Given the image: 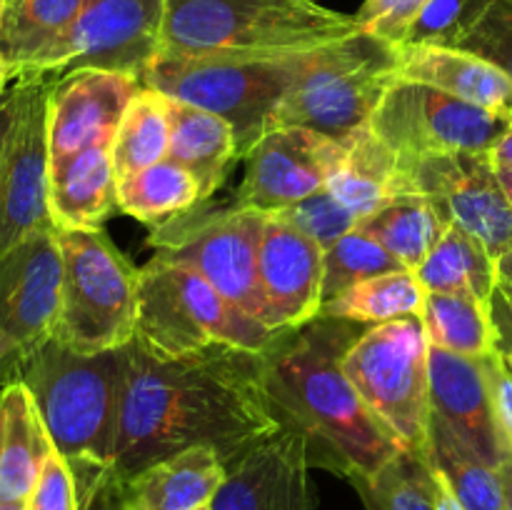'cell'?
Instances as JSON below:
<instances>
[{
	"label": "cell",
	"mask_w": 512,
	"mask_h": 510,
	"mask_svg": "<svg viewBox=\"0 0 512 510\" xmlns=\"http://www.w3.org/2000/svg\"><path fill=\"white\" fill-rule=\"evenodd\" d=\"M490 158H493L495 168L512 170V128L503 135V140H500V143L495 145V150H493V153H490Z\"/></svg>",
	"instance_id": "47"
},
{
	"label": "cell",
	"mask_w": 512,
	"mask_h": 510,
	"mask_svg": "<svg viewBox=\"0 0 512 510\" xmlns=\"http://www.w3.org/2000/svg\"><path fill=\"white\" fill-rule=\"evenodd\" d=\"M433 468V465H430ZM433 478H435V508L438 510H465L463 503L458 500V495L453 493L448 483H445L443 475L433 468Z\"/></svg>",
	"instance_id": "46"
},
{
	"label": "cell",
	"mask_w": 512,
	"mask_h": 510,
	"mask_svg": "<svg viewBox=\"0 0 512 510\" xmlns=\"http://www.w3.org/2000/svg\"><path fill=\"white\" fill-rule=\"evenodd\" d=\"M508 360H510V368H512V355L508 353Z\"/></svg>",
	"instance_id": "55"
},
{
	"label": "cell",
	"mask_w": 512,
	"mask_h": 510,
	"mask_svg": "<svg viewBox=\"0 0 512 510\" xmlns=\"http://www.w3.org/2000/svg\"><path fill=\"white\" fill-rule=\"evenodd\" d=\"M360 33L355 15L320 0H168L160 55L275 58Z\"/></svg>",
	"instance_id": "4"
},
{
	"label": "cell",
	"mask_w": 512,
	"mask_h": 510,
	"mask_svg": "<svg viewBox=\"0 0 512 510\" xmlns=\"http://www.w3.org/2000/svg\"><path fill=\"white\" fill-rule=\"evenodd\" d=\"M510 3H512V0H510Z\"/></svg>",
	"instance_id": "57"
},
{
	"label": "cell",
	"mask_w": 512,
	"mask_h": 510,
	"mask_svg": "<svg viewBox=\"0 0 512 510\" xmlns=\"http://www.w3.org/2000/svg\"><path fill=\"white\" fill-rule=\"evenodd\" d=\"M493 318L500 333V350L512 355V285L500 283L493 295Z\"/></svg>",
	"instance_id": "44"
},
{
	"label": "cell",
	"mask_w": 512,
	"mask_h": 510,
	"mask_svg": "<svg viewBox=\"0 0 512 510\" xmlns=\"http://www.w3.org/2000/svg\"><path fill=\"white\" fill-rule=\"evenodd\" d=\"M63 293L53 338L75 353H105L133 343L140 268L103 230H60Z\"/></svg>",
	"instance_id": "8"
},
{
	"label": "cell",
	"mask_w": 512,
	"mask_h": 510,
	"mask_svg": "<svg viewBox=\"0 0 512 510\" xmlns=\"http://www.w3.org/2000/svg\"><path fill=\"white\" fill-rule=\"evenodd\" d=\"M485 375H488L490 395H493L495 418H498L500 433L512 450V368L505 350H498L490 358H483Z\"/></svg>",
	"instance_id": "42"
},
{
	"label": "cell",
	"mask_w": 512,
	"mask_h": 510,
	"mask_svg": "<svg viewBox=\"0 0 512 510\" xmlns=\"http://www.w3.org/2000/svg\"><path fill=\"white\" fill-rule=\"evenodd\" d=\"M308 53L275 58H188L155 55L140 83L228 120L238 138L240 160L248 158L273 125V115L310 63Z\"/></svg>",
	"instance_id": "6"
},
{
	"label": "cell",
	"mask_w": 512,
	"mask_h": 510,
	"mask_svg": "<svg viewBox=\"0 0 512 510\" xmlns=\"http://www.w3.org/2000/svg\"><path fill=\"white\" fill-rule=\"evenodd\" d=\"M170 148V98L160 90L145 88L130 100L115 130L113 165L118 180L140 173L168 158Z\"/></svg>",
	"instance_id": "34"
},
{
	"label": "cell",
	"mask_w": 512,
	"mask_h": 510,
	"mask_svg": "<svg viewBox=\"0 0 512 510\" xmlns=\"http://www.w3.org/2000/svg\"><path fill=\"white\" fill-rule=\"evenodd\" d=\"M63 293L58 228L40 230L0 255V333L20 355L53 338Z\"/></svg>",
	"instance_id": "16"
},
{
	"label": "cell",
	"mask_w": 512,
	"mask_h": 510,
	"mask_svg": "<svg viewBox=\"0 0 512 510\" xmlns=\"http://www.w3.org/2000/svg\"><path fill=\"white\" fill-rule=\"evenodd\" d=\"M423 328L428 343L465 358L483 360L500 350V333L493 305L460 293L425 295Z\"/></svg>",
	"instance_id": "30"
},
{
	"label": "cell",
	"mask_w": 512,
	"mask_h": 510,
	"mask_svg": "<svg viewBox=\"0 0 512 510\" xmlns=\"http://www.w3.org/2000/svg\"><path fill=\"white\" fill-rule=\"evenodd\" d=\"M265 218L268 213L233 203L220 208L203 203L153 228L148 245L155 250V258L195 270L238 308L268 325L258 280V248Z\"/></svg>",
	"instance_id": "10"
},
{
	"label": "cell",
	"mask_w": 512,
	"mask_h": 510,
	"mask_svg": "<svg viewBox=\"0 0 512 510\" xmlns=\"http://www.w3.org/2000/svg\"><path fill=\"white\" fill-rule=\"evenodd\" d=\"M325 250L313 238L268 213L258 248V280L268 325L293 330L310 323L323 308Z\"/></svg>",
	"instance_id": "18"
},
{
	"label": "cell",
	"mask_w": 512,
	"mask_h": 510,
	"mask_svg": "<svg viewBox=\"0 0 512 510\" xmlns=\"http://www.w3.org/2000/svg\"><path fill=\"white\" fill-rule=\"evenodd\" d=\"M363 333L360 323L318 315L283 330L263 353L280 425L303 435L310 465L335 470L353 485L373 478L403 450L343 370L345 353Z\"/></svg>",
	"instance_id": "2"
},
{
	"label": "cell",
	"mask_w": 512,
	"mask_h": 510,
	"mask_svg": "<svg viewBox=\"0 0 512 510\" xmlns=\"http://www.w3.org/2000/svg\"><path fill=\"white\" fill-rule=\"evenodd\" d=\"M18 95H20L18 78L10 80L8 88L0 93V153H3V145H5V138H8L10 125H13L15 110H18Z\"/></svg>",
	"instance_id": "45"
},
{
	"label": "cell",
	"mask_w": 512,
	"mask_h": 510,
	"mask_svg": "<svg viewBox=\"0 0 512 510\" xmlns=\"http://www.w3.org/2000/svg\"><path fill=\"white\" fill-rule=\"evenodd\" d=\"M283 330H273L225 298L185 265L150 258L140 268L135 343L155 358L173 360L213 345L265 353Z\"/></svg>",
	"instance_id": "5"
},
{
	"label": "cell",
	"mask_w": 512,
	"mask_h": 510,
	"mask_svg": "<svg viewBox=\"0 0 512 510\" xmlns=\"http://www.w3.org/2000/svg\"><path fill=\"white\" fill-rule=\"evenodd\" d=\"M10 80H13V75H10V70H8V63H5V60H3V55H0V93H3V90L8 88V85H10Z\"/></svg>",
	"instance_id": "51"
},
{
	"label": "cell",
	"mask_w": 512,
	"mask_h": 510,
	"mask_svg": "<svg viewBox=\"0 0 512 510\" xmlns=\"http://www.w3.org/2000/svg\"><path fill=\"white\" fill-rule=\"evenodd\" d=\"M450 220L425 195H398L360 220L358 228L378 240L405 270H418L438 245Z\"/></svg>",
	"instance_id": "29"
},
{
	"label": "cell",
	"mask_w": 512,
	"mask_h": 510,
	"mask_svg": "<svg viewBox=\"0 0 512 510\" xmlns=\"http://www.w3.org/2000/svg\"><path fill=\"white\" fill-rule=\"evenodd\" d=\"M398 78L433 85L512 123V80L503 68L463 48L398 45Z\"/></svg>",
	"instance_id": "21"
},
{
	"label": "cell",
	"mask_w": 512,
	"mask_h": 510,
	"mask_svg": "<svg viewBox=\"0 0 512 510\" xmlns=\"http://www.w3.org/2000/svg\"><path fill=\"white\" fill-rule=\"evenodd\" d=\"M48 205L60 230H103L118 208V173L110 145H93L50 165Z\"/></svg>",
	"instance_id": "23"
},
{
	"label": "cell",
	"mask_w": 512,
	"mask_h": 510,
	"mask_svg": "<svg viewBox=\"0 0 512 510\" xmlns=\"http://www.w3.org/2000/svg\"><path fill=\"white\" fill-rule=\"evenodd\" d=\"M140 90V78L118 70L78 68L55 78L48 98L50 165L93 145H113L115 130Z\"/></svg>",
	"instance_id": "17"
},
{
	"label": "cell",
	"mask_w": 512,
	"mask_h": 510,
	"mask_svg": "<svg viewBox=\"0 0 512 510\" xmlns=\"http://www.w3.org/2000/svg\"><path fill=\"white\" fill-rule=\"evenodd\" d=\"M228 468L218 450L193 445L168 455L123 480L128 510H203L210 508Z\"/></svg>",
	"instance_id": "22"
},
{
	"label": "cell",
	"mask_w": 512,
	"mask_h": 510,
	"mask_svg": "<svg viewBox=\"0 0 512 510\" xmlns=\"http://www.w3.org/2000/svg\"><path fill=\"white\" fill-rule=\"evenodd\" d=\"M498 280L500 283H510L512 285V250L505 253L503 258L498 260Z\"/></svg>",
	"instance_id": "50"
},
{
	"label": "cell",
	"mask_w": 512,
	"mask_h": 510,
	"mask_svg": "<svg viewBox=\"0 0 512 510\" xmlns=\"http://www.w3.org/2000/svg\"><path fill=\"white\" fill-rule=\"evenodd\" d=\"M203 510H210V508H203Z\"/></svg>",
	"instance_id": "56"
},
{
	"label": "cell",
	"mask_w": 512,
	"mask_h": 510,
	"mask_svg": "<svg viewBox=\"0 0 512 510\" xmlns=\"http://www.w3.org/2000/svg\"><path fill=\"white\" fill-rule=\"evenodd\" d=\"M18 355H20L18 345H15L8 335L0 333V370H3L5 365H8L10 370H15V360H18Z\"/></svg>",
	"instance_id": "48"
},
{
	"label": "cell",
	"mask_w": 512,
	"mask_h": 510,
	"mask_svg": "<svg viewBox=\"0 0 512 510\" xmlns=\"http://www.w3.org/2000/svg\"><path fill=\"white\" fill-rule=\"evenodd\" d=\"M278 215L298 230H303L323 250H328L330 245H335L343 235H348L350 230L360 225L358 215L350 213L328 188L308 195L290 208L278 210Z\"/></svg>",
	"instance_id": "38"
},
{
	"label": "cell",
	"mask_w": 512,
	"mask_h": 510,
	"mask_svg": "<svg viewBox=\"0 0 512 510\" xmlns=\"http://www.w3.org/2000/svg\"><path fill=\"white\" fill-rule=\"evenodd\" d=\"M430 343L423 320L370 325L348 348L343 370L370 413L403 450L425 455L430 438Z\"/></svg>",
	"instance_id": "9"
},
{
	"label": "cell",
	"mask_w": 512,
	"mask_h": 510,
	"mask_svg": "<svg viewBox=\"0 0 512 510\" xmlns=\"http://www.w3.org/2000/svg\"><path fill=\"white\" fill-rule=\"evenodd\" d=\"M405 195H425L495 260L512 250V203L490 153H450L403 165Z\"/></svg>",
	"instance_id": "13"
},
{
	"label": "cell",
	"mask_w": 512,
	"mask_h": 510,
	"mask_svg": "<svg viewBox=\"0 0 512 510\" xmlns=\"http://www.w3.org/2000/svg\"><path fill=\"white\" fill-rule=\"evenodd\" d=\"M168 158L195 175L208 203L225 183L230 165L240 160L233 125L210 110L170 98Z\"/></svg>",
	"instance_id": "25"
},
{
	"label": "cell",
	"mask_w": 512,
	"mask_h": 510,
	"mask_svg": "<svg viewBox=\"0 0 512 510\" xmlns=\"http://www.w3.org/2000/svg\"><path fill=\"white\" fill-rule=\"evenodd\" d=\"M28 510H80L78 480L68 460L55 448L45 455L28 498Z\"/></svg>",
	"instance_id": "41"
},
{
	"label": "cell",
	"mask_w": 512,
	"mask_h": 510,
	"mask_svg": "<svg viewBox=\"0 0 512 510\" xmlns=\"http://www.w3.org/2000/svg\"><path fill=\"white\" fill-rule=\"evenodd\" d=\"M128 345L75 353L55 338L18 355L13 378L28 385L53 448L78 480V493L113 470Z\"/></svg>",
	"instance_id": "3"
},
{
	"label": "cell",
	"mask_w": 512,
	"mask_h": 510,
	"mask_svg": "<svg viewBox=\"0 0 512 510\" xmlns=\"http://www.w3.org/2000/svg\"><path fill=\"white\" fill-rule=\"evenodd\" d=\"M203 203L195 175L170 158L118 180V208L150 228L170 223Z\"/></svg>",
	"instance_id": "31"
},
{
	"label": "cell",
	"mask_w": 512,
	"mask_h": 510,
	"mask_svg": "<svg viewBox=\"0 0 512 510\" xmlns=\"http://www.w3.org/2000/svg\"><path fill=\"white\" fill-rule=\"evenodd\" d=\"M308 470L303 435L275 430L228 465L210 510H315Z\"/></svg>",
	"instance_id": "19"
},
{
	"label": "cell",
	"mask_w": 512,
	"mask_h": 510,
	"mask_svg": "<svg viewBox=\"0 0 512 510\" xmlns=\"http://www.w3.org/2000/svg\"><path fill=\"white\" fill-rule=\"evenodd\" d=\"M0 510H28V503H0Z\"/></svg>",
	"instance_id": "53"
},
{
	"label": "cell",
	"mask_w": 512,
	"mask_h": 510,
	"mask_svg": "<svg viewBox=\"0 0 512 510\" xmlns=\"http://www.w3.org/2000/svg\"><path fill=\"white\" fill-rule=\"evenodd\" d=\"M398 48L355 33L313 50L308 68L278 105L270 128H308L348 143L370 123L398 80Z\"/></svg>",
	"instance_id": "7"
},
{
	"label": "cell",
	"mask_w": 512,
	"mask_h": 510,
	"mask_svg": "<svg viewBox=\"0 0 512 510\" xmlns=\"http://www.w3.org/2000/svg\"><path fill=\"white\" fill-rule=\"evenodd\" d=\"M168 0H85L68 38L48 55L38 75H60L78 68L145 73L160 50Z\"/></svg>",
	"instance_id": "14"
},
{
	"label": "cell",
	"mask_w": 512,
	"mask_h": 510,
	"mask_svg": "<svg viewBox=\"0 0 512 510\" xmlns=\"http://www.w3.org/2000/svg\"><path fill=\"white\" fill-rule=\"evenodd\" d=\"M53 80V75L18 78V110L0 153V255L33 233L55 228L48 205V98Z\"/></svg>",
	"instance_id": "12"
},
{
	"label": "cell",
	"mask_w": 512,
	"mask_h": 510,
	"mask_svg": "<svg viewBox=\"0 0 512 510\" xmlns=\"http://www.w3.org/2000/svg\"><path fill=\"white\" fill-rule=\"evenodd\" d=\"M280 428L263 353L213 345L163 360L128 345L113 458L120 480L193 445L215 448L228 468Z\"/></svg>",
	"instance_id": "1"
},
{
	"label": "cell",
	"mask_w": 512,
	"mask_h": 510,
	"mask_svg": "<svg viewBox=\"0 0 512 510\" xmlns=\"http://www.w3.org/2000/svg\"><path fill=\"white\" fill-rule=\"evenodd\" d=\"M328 190L363 220L388 200L405 195L403 163L365 125L345 143L343 158L328 180Z\"/></svg>",
	"instance_id": "27"
},
{
	"label": "cell",
	"mask_w": 512,
	"mask_h": 510,
	"mask_svg": "<svg viewBox=\"0 0 512 510\" xmlns=\"http://www.w3.org/2000/svg\"><path fill=\"white\" fill-rule=\"evenodd\" d=\"M368 510H438L435 478L428 458L400 450L373 478L355 483Z\"/></svg>",
	"instance_id": "35"
},
{
	"label": "cell",
	"mask_w": 512,
	"mask_h": 510,
	"mask_svg": "<svg viewBox=\"0 0 512 510\" xmlns=\"http://www.w3.org/2000/svg\"><path fill=\"white\" fill-rule=\"evenodd\" d=\"M345 143L308 128H270L245 158V178L233 205L278 213L328 188Z\"/></svg>",
	"instance_id": "15"
},
{
	"label": "cell",
	"mask_w": 512,
	"mask_h": 510,
	"mask_svg": "<svg viewBox=\"0 0 512 510\" xmlns=\"http://www.w3.org/2000/svg\"><path fill=\"white\" fill-rule=\"evenodd\" d=\"M425 288L413 270H393L353 285L338 298L325 300L320 315L360 325H383L403 318H420Z\"/></svg>",
	"instance_id": "33"
},
{
	"label": "cell",
	"mask_w": 512,
	"mask_h": 510,
	"mask_svg": "<svg viewBox=\"0 0 512 510\" xmlns=\"http://www.w3.org/2000/svg\"><path fill=\"white\" fill-rule=\"evenodd\" d=\"M428 360L433 415H438L458 438H463L485 463L500 470L512 450L495 418L485 363L435 345H430Z\"/></svg>",
	"instance_id": "20"
},
{
	"label": "cell",
	"mask_w": 512,
	"mask_h": 510,
	"mask_svg": "<svg viewBox=\"0 0 512 510\" xmlns=\"http://www.w3.org/2000/svg\"><path fill=\"white\" fill-rule=\"evenodd\" d=\"M430 0H365L355 13V25L360 33L373 35L390 45H403L413 30L415 20Z\"/></svg>",
	"instance_id": "39"
},
{
	"label": "cell",
	"mask_w": 512,
	"mask_h": 510,
	"mask_svg": "<svg viewBox=\"0 0 512 510\" xmlns=\"http://www.w3.org/2000/svg\"><path fill=\"white\" fill-rule=\"evenodd\" d=\"M80 510H128L123 493V480L110 470L93 488L80 495Z\"/></svg>",
	"instance_id": "43"
},
{
	"label": "cell",
	"mask_w": 512,
	"mask_h": 510,
	"mask_svg": "<svg viewBox=\"0 0 512 510\" xmlns=\"http://www.w3.org/2000/svg\"><path fill=\"white\" fill-rule=\"evenodd\" d=\"M498 175H500V183H503L505 193H508V198L512 203V170H500L498 168Z\"/></svg>",
	"instance_id": "52"
},
{
	"label": "cell",
	"mask_w": 512,
	"mask_h": 510,
	"mask_svg": "<svg viewBox=\"0 0 512 510\" xmlns=\"http://www.w3.org/2000/svg\"><path fill=\"white\" fill-rule=\"evenodd\" d=\"M495 0H430L403 45L460 48L488 15Z\"/></svg>",
	"instance_id": "37"
},
{
	"label": "cell",
	"mask_w": 512,
	"mask_h": 510,
	"mask_svg": "<svg viewBox=\"0 0 512 510\" xmlns=\"http://www.w3.org/2000/svg\"><path fill=\"white\" fill-rule=\"evenodd\" d=\"M415 278L425 293H460L473 295L493 305L498 288V260L475 235L450 223L428 258L423 260Z\"/></svg>",
	"instance_id": "28"
},
{
	"label": "cell",
	"mask_w": 512,
	"mask_h": 510,
	"mask_svg": "<svg viewBox=\"0 0 512 510\" xmlns=\"http://www.w3.org/2000/svg\"><path fill=\"white\" fill-rule=\"evenodd\" d=\"M368 128L403 165L450 153H493L510 120L413 80H395Z\"/></svg>",
	"instance_id": "11"
},
{
	"label": "cell",
	"mask_w": 512,
	"mask_h": 510,
	"mask_svg": "<svg viewBox=\"0 0 512 510\" xmlns=\"http://www.w3.org/2000/svg\"><path fill=\"white\" fill-rule=\"evenodd\" d=\"M460 48L483 55L490 63L503 68L512 80V3L495 0L478 28L460 43Z\"/></svg>",
	"instance_id": "40"
},
{
	"label": "cell",
	"mask_w": 512,
	"mask_h": 510,
	"mask_svg": "<svg viewBox=\"0 0 512 510\" xmlns=\"http://www.w3.org/2000/svg\"><path fill=\"white\" fill-rule=\"evenodd\" d=\"M50 450L28 385L10 378L0 388V503H28Z\"/></svg>",
	"instance_id": "24"
},
{
	"label": "cell",
	"mask_w": 512,
	"mask_h": 510,
	"mask_svg": "<svg viewBox=\"0 0 512 510\" xmlns=\"http://www.w3.org/2000/svg\"><path fill=\"white\" fill-rule=\"evenodd\" d=\"M428 463L453 488L465 510H505L500 470L485 463L463 438L453 433L438 415L430 418Z\"/></svg>",
	"instance_id": "32"
},
{
	"label": "cell",
	"mask_w": 512,
	"mask_h": 510,
	"mask_svg": "<svg viewBox=\"0 0 512 510\" xmlns=\"http://www.w3.org/2000/svg\"><path fill=\"white\" fill-rule=\"evenodd\" d=\"M500 478H503L505 490V510H512V453L500 465Z\"/></svg>",
	"instance_id": "49"
},
{
	"label": "cell",
	"mask_w": 512,
	"mask_h": 510,
	"mask_svg": "<svg viewBox=\"0 0 512 510\" xmlns=\"http://www.w3.org/2000/svg\"><path fill=\"white\" fill-rule=\"evenodd\" d=\"M5 5H8V0H0V23H3V13H5Z\"/></svg>",
	"instance_id": "54"
},
{
	"label": "cell",
	"mask_w": 512,
	"mask_h": 510,
	"mask_svg": "<svg viewBox=\"0 0 512 510\" xmlns=\"http://www.w3.org/2000/svg\"><path fill=\"white\" fill-rule=\"evenodd\" d=\"M405 270L383 245L360 228L330 245L323 258V303L375 275Z\"/></svg>",
	"instance_id": "36"
},
{
	"label": "cell",
	"mask_w": 512,
	"mask_h": 510,
	"mask_svg": "<svg viewBox=\"0 0 512 510\" xmlns=\"http://www.w3.org/2000/svg\"><path fill=\"white\" fill-rule=\"evenodd\" d=\"M85 0H8L0 23V55L13 78L38 75L68 38Z\"/></svg>",
	"instance_id": "26"
}]
</instances>
